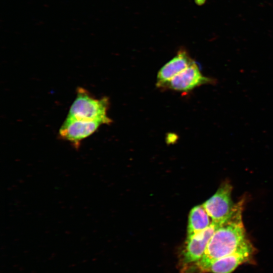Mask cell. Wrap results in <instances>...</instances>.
<instances>
[{"instance_id":"cell-1","label":"cell","mask_w":273,"mask_h":273,"mask_svg":"<svg viewBox=\"0 0 273 273\" xmlns=\"http://www.w3.org/2000/svg\"><path fill=\"white\" fill-rule=\"evenodd\" d=\"M243 203V200L237 203L231 216L216 229L202 258L186 273L203 272L212 261L232 253L248 240L242 221Z\"/></svg>"},{"instance_id":"cell-2","label":"cell","mask_w":273,"mask_h":273,"mask_svg":"<svg viewBox=\"0 0 273 273\" xmlns=\"http://www.w3.org/2000/svg\"><path fill=\"white\" fill-rule=\"evenodd\" d=\"M109 105L108 98L97 99L85 89L79 87L67 117L88 121H101L109 124L112 120L107 115Z\"/></svg>"},{"instance_id":"cell-3","label":"cell","mask_w":273,"mask_h":273,"mask_svg":"<svg viewBox=\"0 0 273 273\" xmlns=\"http://www.w3.org/2000/svg\"><path fill=\"white\" fill-rule=\"evenodd\" d=\"M232 186L229 181L222 183L216 193L203 204L212 222L218 226L233 214L236 207L231 198Z\"/></svg>"},{"instance_id":"cell-4","label":"cell","mask_w":273,"mask_h":273,"mask_svg":"<svg viewBox=\"0 0 273 273\" xmlns=\"http://www.w3.org/2000/svg\"><path fill=\"white\" fill-rule=\"evenodd\" d=\"M217 226L212 222L204 230L187 236L180 259L182 273H186L202 258L208 243Z\"/></svg>"},{"instance_id":"cell-5","label":"cell","mask_w":273,"mask_h":273,"mask_svg":"<svg viewBox=\"0 0 273 273\" xmlns=\"http://www.w3.org/2000/svg\"><path fill=\"white\" fill-rule=\"evenodd\" d=\"M102 124L101 121H88L67 117L59 130L60 137L70 142L76 148L83 139L97 131Z\"/></svg>"},{"instance_id":"cell-6","label":"cell","mask_w":273,"mask_h":273,"mask_svg":"<svg viewBox=\"0 0 273 273\" xmlns=\"http://www.w3.org/2000/svg\"><path fill=\"white\" fill-rule=\"evenodd\" d=\"M213 78L204 76L194 61L188 68L160 87L187 92L199 86L216 83Z\"/></svg>"},{"instance_id":"cell-7","label":"cell","mask_w":273,"mask_h":273,"mask_svg":"<svg viewBox=\"0 0 273 273\" xmlns=\"http://www.w3.org/2000/svg\"><path fill=\"white\" fill-rule=\"evenodd\" d=\"M253 253V246L248 240L234 252L212 261L203 272L232 273L239 265L250 259Z\"/></svg>"},{"instance_id":"cell-8","label":"cell","mask_w":273,"mask_h":273,"mask_svg":"<svg viewBox=\"0 0 273 273\" xmlns=\"http://www.w3.org/2000/svg\"><path fill=\"white\" fill-rule=\"evenodd\" d=\"M194 62L185 49L179 50L177 55L159 70L157 77V86L160 87L167 82Z\"/></svg>"},{"instance_id":"cell-9","label":"cell","mask_w":273,"mask_h":273,"mask_svg":"<svg viewBox=\"0 0 273 273\" xmlns=\"http://www.w3.org/2000/svg\"><path fill=\"white\" fill-rule=\"evenodd\" d=\"M209 216L202 205L194 207L190 211L187 228V236L201 232L211 223Z\"/></svg>"}]
</instances>
